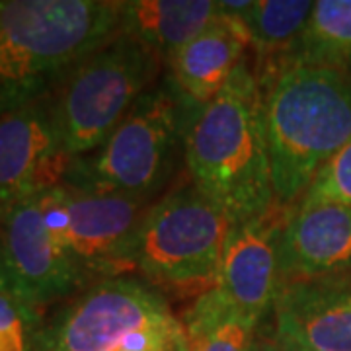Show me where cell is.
<instances>
[{
	"label": "cell",
	"instance_id": "cell-1",
	"mask_svg": "<svg viewBox=\"0 0 351 351\" xmlns=\"http://www.w3.org/2000/svg\"><path fill=\"white\" fill-rule=\"evenodd\" d=\"M184 160L191 184L234 226L267 213L277 203L262 86L248 59L217 98L193 110Z\"/></svg>",
	"mask_w": 351,
	"mask_h": 351
},
{
	"label": "cell",
	"instance_id": "cell-2",
	"mask_svg": "<svg viewBox=\"0 0 351 351\" xmlns=\"http://www.w3.org/2000/svg\"><path fill=\"white\" fill-rule=\"evenodd\" d=\"M115 0H0V113L51 94L119 29Z\"/></svg>",
	"mask_w": 351,
	"mask_h": 351
},
{
	"label": "cell",
	"instance_id": "cell-3",
	"mask_svg": "<svg viewBox=\"0 0 351 351\" xmlns=\"http://www.w3.org/2000/svg\"><path fill=\"white\" fill-rule=\"evenodd\" d=\"M258 80L277 203L297 205L351 141V82L338 71L295 63Z\"/></svg>",
	"mask_w": 351,
	"mask_h": 351
},
{
	"label": "cell",
	"instance_id": "cell-4",
	"mask_svg": "<svg viewBox=\"0 0 351 351\" xmlns=\"http://www.w3.org/2000/svg\"><path fill=\"white\" fill-rule=\"evenodd\" d=\"M193 110L166 78L131 108L96 151L71 160L63 184L152 203L184 154Z\"/></svg>",
	"mask_w": 351,
	"mask_h": 351
},
{
	"label": "cell",
	"instance_id": "cell-5",
	"mask_svg": "<svg viewBox=\"0 0 351 351\" xmlns=\"http://www.w3.org/2000/svg\"><path fill=\"white\" fill-rule=\"evenodd\" d=\"M38 351H188L184 322L151 283H92L45 322Z\"/></svg>",
	"mask_w": 351,
	"mask_h": 351
},
{
	"label": "cell",
	"instance_id": "cell-6",
	"mask_svg": "<svg viewBox=\"0 0 351 351\" xmlns=\"http://www.w3.org/2000/svg\"><path fill=\"white\" fill-rule=\"evenodd\" d=\"M164 61L137 39L117 34L88 55L51 92L71 158L94 152L156 82Z\"/></svg>",
	"mask_w": 351,
	"mask_h": 351
},
{
	"label": "cell",
	"instance_id": "cell-7",
	"mask_svg": "<svg viewBox=\"0 0 351 351\" xmlns=\"http://www.w3.org/2000/svg\"><path fill=\"white\" fill-rule=\"evenodd\" d=\"M232 221L193 184L154 201L138 234L137 269L152 287H215Z\"/></svg>",
	"mask_w": 351,
	"mask_h": 351
},
{
	"label": "cell",
	"instance_id": "cell-8",
	"mask_svg": "<svg viewBox=\"0 0 351 351\" xmlns=\"http://www.w3.org/2000/svg\"><path fill=\"white\" fill-rule=\"evenodd\" d=\"M51 228L88 285L137 269L138 234L152 203L61 184L41 193Z\"/></svg>",
	"mask_w": 351,
	"mask_h": 351
},
{
	"label": "cell",
	"instance_id": "cell-9",
	"mask_svg": "<svg viewBox=\"0 0 351 351\" xmlns=\"http://www.w3.org/2000/svg\"><path fill=\"white\" fill-rule=\"evenodd\" d=\"M86 287L51 228L41 195L0 215V291L41 308Z\"/></svg>",
	"mask_w": 351,
	"mask_h": 351
},
{
	"label": "cell",
	"instance_id": "cell-10",
	"mask_svg": "<svg viewBox=\"0 0 351 351\" xmlns=\"http://www.w3.org/2000/svg\"><path fill=\"white\" fill-rule=\"evenodd\" d=\"M71 160L51 94L0 113V215L61 186Z\"/></svg>",
	"mask_w": 351,
	"mask_h": 351
},
{
	"label": "cell",
	"instance_id": "cell-11",
	"mask_svg": "<svg viewBox=\"0 0 351 351\" xmlns=\"http://www.w3.org/2000/svg\"><path fill=\"white\" fill-rule=\"evenodd\" d=\"M293 205L276 203L267 213L232 226L215 289L250 318L262 322L276 306L283 283L281 234Z\"/></svg>",
	"mask_w": 351,
	"mask_h": 351
},
{
	"label": "cell",
	"instance_id": "cell-12",
	"mask_svg": "<svg viewBox=\"0 0 351 351\" xmlns=\"http://www.w3.org/2000/svg\"><path fill=\"white\" fill-rule=\"evenodd\" d=\"M276 338L313 351H351V271L283 283Z\"/></svg>",
	"mask_w": 351,
	"mask_h": 351
},
{
	"label": "cell",
	"instance_id": "cell-13",
	"mask_svg": "<svg viewBox=\"0 0 351 351\" xmlns=\"http://www.w3.org/2000/svg\"><path fill=\"white\" fill-rule=\"evenodd\" d=\"M346 271H351V207L293 205L281 234L283 283Z\"/></svg>",
	"mask_w": 351,
	"mask_h": 351
},
{
	"label": "cell",
	"instance_id": "cell-14",
	"mask_svg": "<svg viewBox=\"0 0 351 351\" xmlns=\"http://www.w3.org/2000/svg\"><path fill=\"white\" fill-rule=\"evenodd\" d=\"M246 49L248 38L244 29L234 18L221 14L166 61L168 80L188 104L203 108L221 94L244 63Z\"/></svg>",
	"mask_w": 351,
	"mask_h": 351
},
{
	"label": "cell",
	"instance_id": "cell-15",
	"mask_svg": "<svg viewBox=\"0 0 351 351\" xmlns=\"http://www.w3.org/2000/svg\"><path fill=\"white\" fill-rule=\"evenodd\" d=\"M221 14V2L211 0H123L119 29L166 63Z\"/></svg>",
	"mask_w": 351,
	"mask_h": 351
},
{
	"label": "cell",
	"instance_id": "cell-16",
	"mask_svg": "<svg viewBox=\"0 0 351 351\" xmlns=\"http://www.w3.org/2000/svg\"><path fill=\"white\" fill-rule=\"evenodd\" d=\"M308 0H242L221 2V10L234 18L258 59L256 76L265 78L287 63L313 12Z\"/></svg>",
	"mask_w": 351,
	"mask_h": 351
},
{
	"label": "cell",
	"instance_id": "cell-17",
	"mask_svg": "<svg viewBox=\"0 0 351 351\" xmlns=\"http://www.w3.org/2000/svg\"><path fill=\"white\" fill-rule=\"evenodd\" d=\"M258 326L215 287L201 293L184 320L188 351H252Z\"/></svg>",
	"mask_w": 351,
	"mask_h": 351
},
{
	"label": "cell",
	"instance_id": "cell-18",
	"mask_svg": "<svg viewBox=\"0 0 351 351\" xmlns=\"http://www.w3.org/2000/svg\"><path fill=\"white\" fill-rule=\"evenodd\" d=\"M287 63L346 75L351 66V0H316Z\"/></svg>",
	"mask_w": 351,
	"mask_h": 351
},
{
	"label": "cell",
	"instance_id": "cell-19",
	"mask_svg": "<svg viewBox=\"0 0 351 351\" xmlns=\"http://www.w3.org/2000/svg\"><path fill=\"white\" fill-rule=\"evenodd\" d=\"M43 326L41 308L0 291V351H38Z\"/></svg>",
	"mask_w": 351,
	"mask_h": 351
},
{
	"label": "cell",
	"instance_id": "cell-20",
	"mask_svg": "<svg viewBox=\"0 0 351 351\" xmlns=\"http://www.w3.org/2000/svg\"><path fill=\"white\" fill-rule=\"evenodd\" d=\"M299 203L302 205L334 203V205L351 207V141L314 176L313 184L304 191Z\"/></svg>",
	"mask_w": 351,
	"mask_h": 351
},
{
	"label": "cell",
	"instance_id": "cell-21",
	"mask_svg": "<svg viewBox=\"0 0 351 351\" xmlns=\"http://www.w3.org/2000/svg\"><path fill=\"white\" fill-rule=\"evenodd\" d=\"M252 351H283L281 343L277 341L276 334L271 338H263V336H258L256 338V343H254V350Z\"/></svg>",
	"mask_w": 351,
	"mask_h": 351
},
{
	"label": "cell",
	"instance_id": "cell-22",
	"mask_svg": "<svg viewBox=\"0 0 351 351\" xmlns=\"http://www.w3.org/2000/svg\"><path fill=\"white\" fill-rule=\"evenodd\" d=\"M279 343H281V348H283V351H313L308 350V348H302V346H299V343H291V341H281V339H277Z\"/></svg>",
	"mask_w": 351,
	"mask_h": 351
},
{
	"label": "cell",
	"instance_id": "cell-23",
	"mask_svg": "<svg viewBox=\"0 0 351 351\" xmlns=\"http://www.w3.org/2000/svg\"><path fill=\"white\" fill-rule=\"evenodd\" d=\"M346 76H348V78H350V82H351V66H350V71H348V73H346Z\"/></svg>",
	"mask_w": 351,
	"mask_h": 351
}]
</instances>
